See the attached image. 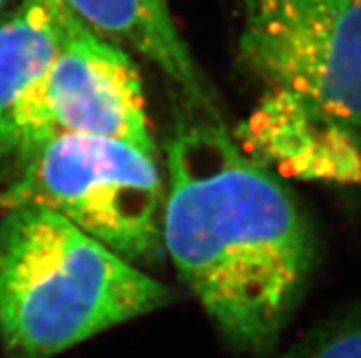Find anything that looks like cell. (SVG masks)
Listing matches in <instances>:
<instances>
[{"label": "cell", "mask_w": 361, "mask_h": 358, "mask_svg": "<svg viewBox=\"0 0 361 358\" xmlns=\"http://www.w3.org/2000/svg\"><path fill=\"white\" fill-rule=\"evenodd\" d=\"M176 295L54 212L0 218V342L9 358H51L173 304Z\"/></svg>", "instance_id": "3957f363"}, {"label": "cell", "mask_w": 361, "mask_h": 358, "mask_svg": "<svg viewBox=\"0 0 361 358\" xmlns=\"http://www.w3.org/2000/svg\"><path fill=\"white\" fill-rule=\"evenodd\" d=\"M281 358H361V320L323 327Z\"/></svg>", "instance_id": "ba28073f"}, {"label": "cell", "mask_w": 361, "mask_h": 358, "mask_svg": "<svg viewBox=\"0 0 361 358\" xmlns=\"http://www.w3.org/2000/svg\"><path fill=\"white\" fill-rule=\"evenodd\" d=\"M164 249L228 344L275 347L317 258L288 186L220 122L182 124L165 148Z\"/></svg>", "instance_id": "6da1fadb"}, {"label": "cell", "mask_w": 361, "mask_h": 358, "mask_svg": "<svg viewBox=\"0 0 361 358\" xmlns=\"http://www.w3.org/2000/svg\"><path fill=\"white\" fill-rule=\"evenodd\" d=\"M92 32L142 55L211 119H220L191 50L180 35L167 0H63Z\"/></svg>", "instance_id": "8992f818"}, {"label": "cell", "mask_w": 361, "mask_h": 358, "mask_svg": "<svg viewBox=\"0 0 361 358\" xmlns=\"http://www.w3.org/2000/svg\"><path fill=\"white\" fill-rule=\"evenodd\" d=\"M240 59L261 99L235 136L281 172L361 183V0H244Z\"/></svg>", "instance_id": "7a4b0ae2"}, {"label": "cell", "mask_w": 361, "mask_h": 358, "mask_svg": "<svg viewBox=\"0 0 361 358\" xmlns=\"http://www.w3.org/2000/svg\"><path fill=\"white\" fill-rule=\"evenodd\" d=\"M0 209L54 212L140 267L165 254L158 155L123 141L63 136L15 161Z\"/></svg>", "instance_id": "277c9868"}, {"label": "cell", "mask_w": 361, "mask_h": 358, "mask_svg": "<svg viewBox=\"0 0 361 358\" xmlns=\"http://www.w3.org/2000/svg\"><path fill=\"white\" fill-rule=\"evenodd\" d=\"M8 4V0H0V11H2V9H4V6Z\"/></svg>", "instance_id": "9c48e42d"}, {"label": "cell", "mask_w": 361, "mask_h": 358, "mask_svg": "<svg viewBox=\"0 0 361 358\" xmlns=\"http://www.w3.org/2000/svg\"><path fill=\"white\" fill-rule=\"evenodd\" d=\"M81 24L63 0H20L0 23V143L27 91Z\"/></svg>", "instance_id": "52a82bcc"}, {"label": "cell", "mask_w": 361, "mask_h": 358, "mask_svg": "<svg viewBox=\"0 0 361 358\" xmlns=\"http://www.w3.org/2000/svg\"><path fill=\"white\" fill-rule=\"evenodd\" d=\"M63 136L106 137L156 154L136 63L85 23L17 106L0 143V159L15 163Z\"/></svg>", "instance_id": "5b68a950"}]
</instances>
